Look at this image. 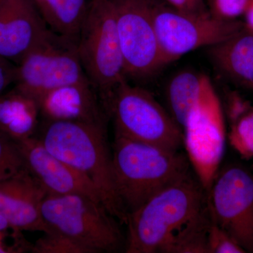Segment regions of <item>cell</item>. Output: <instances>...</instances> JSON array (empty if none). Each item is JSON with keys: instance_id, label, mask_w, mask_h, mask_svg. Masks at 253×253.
<instances>
[{"instance_id": "cell-1", "label": "cell", "mask_w": 253, "mask_h": 253, "mask_svg": "<svg viewBox=\"0 0 253 253\" xmlns=\"http://www.w3.org/2000/svg\"><path fill=\"white\" fill-rule=\"evenodd\" d=\"M208 193L194 171L128 215L126 253H207Z\"/></svg>"}, {"instance_id": "cell-2", "label": "cell", "mask_w": 253, "mask_h": 253, "mask_svg": "<svg viewBox=\"0 0 253 253\" xmlns=\"http://www.w3.org/2000/svg\"><path fill=\"white\" fill-rule=\"evenodd\" d=\"M115 189L126 220L155 194L191 171L186 154L115 134L112 145Z\"/></svg>"}, {"instance_id": "cell-3", "label": "cell", "mask_w": 253, "mask_h": 253, "mask_svg": "<svg viewBox=\"0 0 253 253\" xmlns=\"http://www.w3.org/2000/svg\"><path fill=\"white\" fill-rule=\"evenodd\" d=\"M106 132V125L44 121L38 139L51 154L86 176L99 191L106 209L126 224L115 189L112 151Z\"/></svg>"}, {"instance_id": "cell-4", "label": "cell", "mask_w": 253, "mask_h": 253, "mask_svg": "<svg viewBox=\"0 0 253 253\" xmlns=\"http://www.w3.org/2000/svg\"><path fill=\"white\" fill-rule=\"evenodd\" d=\"M41 214L50 231L68 236L91 253L116 252L125 247L121 222L99 201L83 195L47 194Z\"/></svg>"}, {"instance_id": "cell-5", "label": "cell", "mask_w": 253, "mask_h": 253, "mask_svg": "<svg viewBox=\"0 0 253 253\" xmlns=\"http://www.w3.org/2000/svg\"><path fill=\"white\" fill-rule=\"evenodd\" d=\"M77 46L86 78L99 93L105 108L113 90L126 81L113 0H91Z\"/></svg>"}, {"instance_id": "cell-6", "label": "cell", "mask_w": 253, "mask_h": 253, "mask_svg": "<svg viewBox=\"0 0 253 253\" xmlns=\"http://www.w3.org/2000/svg\"><path fill=\"white\" fill-rule=\"evenodd\" d=\"M115 134L172 151L183 146V130L149 91L123 82L105 104Z\"/></svg>"}, {"instance_id": "cell-7", "label": "cell", "mask_w": 253, "mask_h": 253, "mask_svg": "<svg viewBox=\"0 0 253 253\" xmlns=\"http://www.w3.org/2000/svg\"><path fill=\"white\" fill-rule=\"evenodd\" d=\"M182 130L186 156L208 192L224 157L227 133L220 98L207 75Z\"/></svg>"}, {"instance_id": "cell-8", "label": "cell", "mask_w": 253, "mask_h": 253, "mask_svg": "<svg viewBox=\"0 0 253 253\" xmlns=\"http://www.w3.org/2000/svg\"><path fill=\"white\" fill-rule=\"evenodd\" d=\"M77 43L78 39L51 30L16 65L14 87L38 101L56 88L88 81L78 56Z\"/></svg>"}, {"instance_id": "cell-9", "label": "cell", "mask_w": 253, "mask_h": 253, "mask_svg": "<svg viewBox=\"0 0 253 253\" xmlns=\"http://www.w3.org/2000/svg\"><path fill=\"white\" fill-rule=\"evenodd\" d=\"M154 21L166 64L199 48L226 41L244 28L241 20L224 21L211 13L187 14L158 1L154 6Z\"/></svg>"}, {"instance_id": "cell-10", "label": "cell", "mask_w": 253, "mask_h": 253, "mask_svg": "<svg viewBox=\"0 0 253 253\" xmlns=\"http://www.w3.org/2000/svg\"><path fill=\"white\" fill-rule=\"evenodd\" d=\"M126 78L146 79L166 66L155 28L156 0H113Z\"/></svg>"}, {"instance_id": "cell-11", "label": "cell", "mask_w": 253, "mask_h": 253, "mask_svg": "<svg viewBox=\"0 0 253 253\" xmlns=\"http://www.w3.org/2000/svg\"><path fill=\"white\" fill-rule=\"evenodd\" d=\"M211 218L246 253H253V176L230 165L219 169L208 191Z\"/></svg>"}, {"instance_id": "cell-12", "label": "cell", "mask_w": 253, "mask_h": 253, "mask_svg": "<svg viewBox=\"0 0 253 253\" xmlns=\"http://www.w3.org/2000/svg\"><path fill=\"white\" fill-rule=\"evenodd\" d=\"M33 0H0V58L17 65L51 29Z\"/></svg>"}, {"instance_id": "cell-13", "label": "cell", "mask_w": 253, "mask_h": 253, "mask_svg": "<svg viewBox=\"0 0 253 253\" xmlns=\"http://www.w3.org/2000/svg\"><path fill=\"white\" fill-rule=\"evenodd\" d=\"M18 143L26 169L47 194L83 195L103 204L94 184L84 174L51 154L38 137L34 136Z\"/></svg>"}, {"instance_id": "cell-14", "label": "cell", "mask_w": 253, "mask_h": 253, "mask_svg": "<svg viewBox=\"0 0 253 253\" xmlns=\"http://www.w3.org/2000/svg\"><path fill=\"white\" fill-rule=\"evenodd\" d=\"M37 101L43 121L106 125L109 118L99 93L89 81L56 88Z\"/></svg>"}, {"instance_id": "cell-15", "label": "cell", "mask_w": 253, "mask_h": 253, "mask_svg": "<svg viewBox=\"0 0 253 253\" xmlns=\"http://www.w3.org/2000/svg\"><path fill=\"white\" fill-rule=\"evenodd\" d=\"M46 195L28 169L0 181V214L23 231L49 232L41 214L42 203Z\"/></svg>"}, {"instance_id": "cell-16", "label": "cell", "mask_w": 253, "mask_h": 253, "mask_svg": "<svg viewBox=\"0 0 253 253\" xmlns=\"http://www.w3.org/2000/svg\"><path fill=\"white\" fill-rule=\"evenodd\" d=\"M208 56L219 72L236 85L253 91V33L244 29L208 47Z\"/></svg>"}, {"instance_id": "cell-17", "label": "cell", "mask_w": 253, "mask_h": 253, "mask_svg": "<svg viewBox=\"0 0 253 253\" xmlns=\"http://www.w3.org/2000/svg\"><path fill=\"white\" fill-rule=\"evenodd\" d=\"M40 116L36 100L16 88L0 96V131L16 142L34 136Z\"/></svg>"}, {"instance_id": "cell-18", "label": "cell", "mask_w": 253, "mask_h": 253, "mask_svg": "<svg viewBox=\"0 0 253 253\" xmlns=\"http://www.w3.org/2000/svg\"><path fill=\"white\" fill-rule=\"evenodd\" d=\"M91 2L89 0H42L40 11L50 29L78 39Z\"/></svg>"}, {"instance_id": "cell-19", "label": "cell", "mask_w": 253, "mask_h": 253, "mask_svg": "<svg viewBox=\"0 0 253 253\" xmlns=\"http://www.w3.org/2000/svg\"><path fill=\"white\" fill-rule=\"evenodd\" d=\"M206 74L192 69L179 71L169 80L166 96L169 113L182 128L199 96Z\"/></svg>"}, {"instance_id": "cell-20", "label": "cell", "mask_w": 253, "mask_h": 253, "mask_svg": "<svg viewBox=\"0 0 253 253\" xmlns=\"http://www.w3.org/2000/svg\"><path fill=\"white\" fill-rule=\"evenodd\" d=\"M227 136L231 146L241 158L253 159V106L249 112L229 126Z\"/></svg>"}, {"instance_id": "cell-21", "label": "cell", "mask_w": 253, "mask_h": 253, "mask_svg": "<svg viewBox=\"0 0 253 253\" xmlns=\"http://www.w3.org/2000/svg\"><path fill=\"white\" fill-rule=\"evenodd\" d=\"M27 170L18 143L0 131V181Z\"/></svg>"}, {"instance_id": "cell-22", "label": "cell", "mask_w": 253, "mask_h": 253, "mask_svg": "<svg viewBox=\"0 0 253 253\" xmlns=\"http://www.w3.org/2000/svg\"><path fill=\"white\" fill-rule=\"evenodd\" d=\"M44 234L33 244L32 253H91L84 246L58 231L51 230Z\"/></svg>"}, {"instance_id": "cell-23", "label": "cell", "mask_w": 253, "mask_h": 253, "mask_svg": "<svg viewBox=\"0 0 253 253\" xmlns=\"http://www.w3.org/2000/svg\"><path fill=\"white\" fill-rule=\"evenodd\" d=\"M23 231L0 214V253H31L33 244Z\"/></svg>"}, {"instance_id": "cell-24", "label": "cell", "mask_w": 253, "mask_h": 253, "mask_svg": "<svg viewBox=\"0 0 253 253\" xmlns=\"http://www.w3.org/2000/svg\"><path fill=\"white\" fill-rule=\"evenodd\" d=\"M244 253L246 251L235 240L216 223L211 221L207 236V253Z\"/></svg>"}, {"instance_id": "cell-25", "label": "cell", "mask_w": 253, "mask_h": 253, "mask_svg": "<svg viewBox=\"0 0 253 253\" xmlns=\"http://www.w3.org/2000/svg\"><path fill=\"white\" fill-rule=\"evenodd\" d=\"M250 0H209L208 7L214 17L224 21H236L244 16Z\"/></svg>"}, {"instance_id": "cell-26", "label": "cell", "mask_w": 253, "mask_h": 253, "mask_svg": "<svg viewBox=\"0 0 253 253\" xmlns=\"http://www.w3.org/2000/svg\"><path fill=\"white\" fill-rule=\"evenodd\" d=\"M224 104L222 102L221 104L226 121H228L229 126L249 112L253 106L250 100L236 90H226L224 92Z\"/></svg>"}, {"instance_id": "cell-27", "label": "cell", "mask_w": 253, "mask_h": 253, "mask_svg": "<svg viewBox=\"0 0 253 253\" xmlns=\"http://www.w3.org/2000/svg\"><path fill=\"white\" fill-rule=\"evenodd\" d=\"M168 4L181 12L191 14H209L205 0H166Z\"/></svg>"}, {"instance_id": "cell-28", "label": "cell", "mask_w": 253, "mask_h": 253, "mask_svg": "<svg viewBox=\"0 0 253 253\" xmlns=\"http://www.w3.org/2000/svg\"><path fill=\"white\" fill-rule=\"evenodd\" d=\"M16 65L0 58V96L16 80Z\"/></svg>"}, {"instance_id": "cell-29", "label": "cell", "mask_w": 253, "mask_h": 253, "mask_svg": "<svg viewBox=\"0 0 253 253\" xmlns=\"http://www.w3.org/2000/svg\"><path fill=\"white\" fill-rule=\"evenodd\" d=\"M245 29L253 33V0H250L244 14Z\"/></svg>"}, {"instance_id": "cell-30", "label": "cell", "mask_w": 253, "mask_h": 253, "mask_svg": "<svg viewBox=\"0 0 253 253\" xmlns=\"http://www.w3.org/2000/svg\"><path fill=\"white\" fill-rule=\"evenodd\" d=\"M34 2L36 3L37 6H38V9H41V5H42V0H33ZM41 12V11H40Z\"/></svg>"}, {"instance_id": "cell-31", "label": "cell", "mask_w": 253, "mask_h": 253, "mask_svg": "<svg viewBox=\"0 0 253 253\" xmlns=\"http://www.w3.org/2000/svg\"><path fill=\"white\" fill-rule=\"evenodd\" d=\"M103 1H111V0H103Z\"/></svg>"}, {"instance_id": "cell-32", "label": "cell", "mask_w": 253, "mask_h": 253, "mask_svg": "<svg viewBox=\"0 0 253 253\" xmlns=\"http://www.w3.org/2000/svg\"><path fill=\"white\" fill-rule=\"evenodd\" d=\"M206 1H208H208H209V0H206Z\"/></svg>"}]
</instances>
